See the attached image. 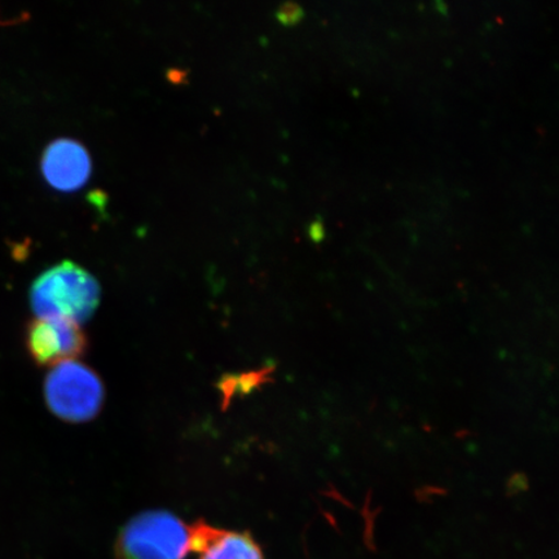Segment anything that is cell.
Wrapping results in <instances>:
<instances>
[{
	"label": "cell",
	"instance_id": "cell-4",
	"mask_svg": "<svg viewBox=\"0 0 559 559\" xmlns=\"http://www.w3.org/2000/svg\"><path fill=\"white\" fill-rule=\"evenodd\" d=\"M27 352L39 366L56 367L86 352L87 338L81 325L64 319H38L26 328Z\"/></svg>",
	"mask_w": 559,
	"mask_h": 559
},
{
	"label": "cell",
	"instance_id": "cell-2",
	"mask_svg": "<svg viewBox=\"0 0 559 559\" xmlns=\"http://www.w3.org/2000/svg\"><path fill=\"white\" fill-rule=\"evenodd\" d=\"M190 551V526L167 510L138 514L115 544L117 559H186Z\"/></svg>",
	"mask_w": 559,
	"mask_h": 559
},
{
	"label": "cell",
	"instance_id": "cell-3",
	"mask_svg": "<svg viewBox=\"0 0 559 559\" xmlns=\"http://www.w3.org/2000/svg\"><path fill=\"white\" fill-rule=\"evenodd\" d=\"M105 391L100 377L79 361L53 367L45 381V397L55 416L67 423H87L100 414Z\"/></svg>",
	"mask_w": 559,
	"mask_h": 559
},
{
	"label": "cell",
	"instance_id": "cell-6",
	"mask_svg": "<svg viewBox=\"0 0 559 559\" xmlns=\"http://www.w3.org/2000/svg\"><path fill=\"white\" fill-rule=\"evenodd\" d=\"M190 547L199 559H264L260 544L248 531L236 533L204 521L190 526Z\"/></svg>",
	"mask_w": 559,
	"mask_h": 559
},
{
	"label": "cell",
	"instance_id": "cell-5",
	"mask_svg": "<svg viewBox=\"0 0 559 559\" xmlns=\"http://www.w3.org/2000/svg\"><path fill=\"white\" fill-rule=\"evenodd\" d=\"M40 166L47 183L60 192L81 190L93 173L86 146L68 138L55 140L47 146Z\"/></svg>",
	"mask_w": 559,
	"mask_h": 559
},
{
	"label": "cell",
	"instance_id": "cell-1",
	"mask_svg": "<svg viewBox=\"0 0 559 559\" xmlns=\"http://www.w3.org/2000/svg\"><path fill=\"white\" fill-rule=\"evenodd\" d=\"M100 284L81 265L64 261L35 278L31 305L38 319H64L82 324L99 307Z\"/></svg>",
	"mask_w": 559,
	"mask_h": 559
}]
</instances>
